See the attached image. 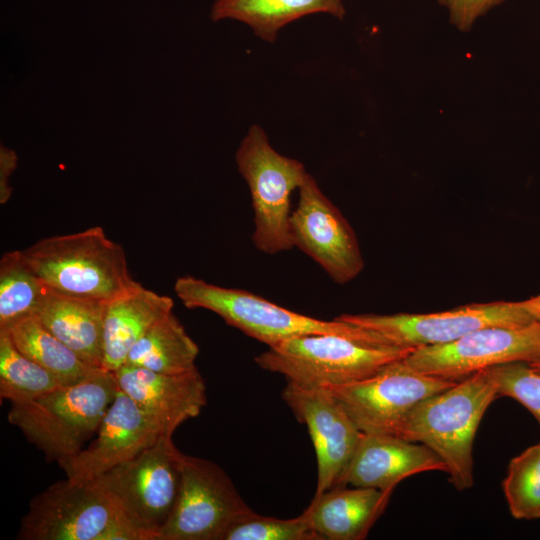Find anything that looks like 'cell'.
Listing matches in <instances>:
<instances>
[{
    "instance_id": "52a82bcc",
    "label": "cell",
    "mask_w": 540,
    "mask_h": 540,
    "mask_svg": "<svg viewBox=\"0 0 540 540\" xmlns=\"http://www.w3.org/2000/svg\"><path fill=\"white\" fill-rule=\"evenodd\" d=\"M174 291L185 307L212 311L228 325L268 347L304 335L363 331L338 317L331 321L309 317L246 290L217 286L193 276L179 277Z\"/></svg>"
},
{
    "instance_id": "4fadbf2b",
    "label": "cell",
    "mask_w": 540,
    "mask_h": 540,
    "mask_svg": "<svg viewBox=\"0 0 540 540\" xmlns=\"http://www.w3.org/2000/svg\"><path fill=\"white\" fill-rule=\"evenodd\" d=\"M298 191V203L290 216L294 247L311 257L333 281L348 283L364 267L355 232L309 173Z\"/></svg>"
},
{
    "instance_id": "8fae6325",
    "label": "cell",
    "mask_w": 540,
    "mask_h": 540,
    "mask_svg": "<svg viewBox=\"0 0 540 540\" xmlns=\"http://www.w3.org/2000/svg\"><path fill=\"white\" fill-rule=\"evenodd\" d=\"M540 360V321L488 326L443 345L416 348L404 358L414 370L451 381L493 366Z\"/></svg>"
},
{
    "instance_id": "1f68e13d",
    "label": "cell",
    "mask_w": 540,
    "mask_h": 540,
    "mask_svg": "<svg viewBox=\"0 0 540 540\" xmlns=\"http://www.w3.org/2000/svg\"><path fill=\"white\" fill-rule=\"evenodd\" d=\"M529 365L537 372H540V360L530 362Z\"/></svg>"
},
{
    "instance_id": "7402d4cb",
    "label": "cell",
    "mask_w": 540,
    "mask_h": 540,
    "mask_svg": "<svg viewBox=\"0 0 540 540\" xmlns=\"http://www.w3.org/2000/svg\"><path fill=\"white\" fill-rule=\"evenodd\" d=\"M199 347L171 312L153 324L130 349L125 364L177 374L197 368Z\"/></svg>"
},
{
    "instance_id": "ffe728a7",
    "label": "cell",
    "mask_w": 540,
    "mask_h": 540,
    "mask_svg": "<svg viewBox=\"0 0 540 540\" xmlns=\"http://www.w3.org/2000/svg\"><path fill=\"white\" fill-rule=\"evenodd\" d=\"M105 304L49 290L35 317L85 363L101 368Z\"/></svg>"
},
{
    "instance_id": "ac0fdd59",
    "label": "cell",
    "mask_w": 540,
    "mask_h": 540,
    "mask_svg": "<svg viewBox=\"0 0 540 540\" xmlns=\"http://www.w3.org/2000/svg\"><path fill=\"white\" fill-rule=\"evenodd\" d=\"M335 486L314 496L304 511L323 540H361L383 513L393 489Z\"/></svg>"
},
{
    "instance_id": "cb8c5ba5",
    "label": "cell",
    "mask_w": 540,
    "mask_h": 540,
    "mask_svg": "<svg viewBox=\"0 0 540 540\" xmlns=\"http://www.w3.org/2000/svg\"><path fill=\"white\" fill-rule=\"evenodd\" d=\"M48 291L22 251L6 252L0 260V331L35 316Z\"/></svg>"
},
{
    "instance_id": "30bf717a",
    "label": "cell",
    "mask_w": 540,
    "mask_h": 540,
    "mask_svg": "<svg viewBox=\"0 0 540 540\" xmlns=\"http://www.w3.org/2000/svg\"><path fill=\"white\" fill-rule=\"evenodd\" d=\"M250 510L220 466L184 454L177 499L158 540H222Z\"/></svg>"
},
{
    "instance_id": "4dcf8cb0",
    "label": "cell",
    "mask_w": 540,
    "mask_h": 540,
    "mask_svg": "<svg viewBox=\"0 0 540 540\" xmlns=\"http://www.w3.org/2000/svg\"><path fill=\"white\" fill-rule=\"evenodd\" d=\"M521 306L534 318L540 321V294L520 301Z\"/></svg>"
},
{
    "instance_id": "2e32d148",
    "label": "cell",
    "mask_w": 540,
    "mask_h": 540,
    "mask_svg": "<svg viewBox=\"0 0 540 540\" xmlns=\"http://www.w3.org/2000/svg\"><path fill=\"white\" fill-rule=\"evenodd\" d=\"M113 373L118 388L170 435L186 420L197 417L207 402L198 368L168 374L124 364Z\"/></svg>"
},
{
    "instance_id": "3957f363",
    "label": "cell",
    "mask_w": 540,
    "mask_h": 540,
    "mask_svg": "<svg viewBox=\"0 0 540 540\" xmlns=\"http://www.w3.org/2000/svg\"><path fill=\"white\" fill-rule=\"evenodd\" d=\"M22 253L44 285L59 295L107 303L141 285L129 273L123 247L100 226L43 238Z\"/></svg>"
},
{
    "instance_id": "7c38bea8",
    "label": "cell",
    "mask_w": 540,
    "mask_h": 540,
    "mask_svg": "<svg viewBox=\"0 0 540 540\" xmlns=\"http://www.w3.org/2000/svg\"><path fill=\"white\" fill-rule=\"evenodd\" d=\"M338 318L410 348L447 344L488 326H522L536 321L520 301L472 303L435 313L342 314Z\"/></svg>"
},
{
    "instance_id": "5bb4252c",
    "label": "cell",
    "mask_w": 540,
    "mask_h": 540,
    "mask_svg": "<svg viewBox=\"0 0 540 540\" xmlns=\"http://www.w3.org/2000/svg\"><path fill=\"white\" fill-rule=\"evenodd\" d=\"M282 397L309 431L317 459L315 496H318L338 485L363 432L324 388L288 382Z\"/></svg>"
},
{
    "instance_id": "4316f807",
    "label": "cell",
    "mask_w": 540,
    "mask_h": 540,
    "mask_svg": "<svg viewBox=\"0 0 540 540\" xmlns=\"http://www.w3.org/2000/svg\"><path fill=\"white\" fill-rule=\"evenodd\" d=\"M222 540H323L310 526L306 514L292 519L262 516L253 510L236 519Z\"/></svg>"
},
{
    "instance_id": "603a6c76",
    "label": "cell",
    "mask_w": 540,
    "mask_h": 540,
    "mask_svg": "<svg viewBox=\"0 0 540 540\" xmlns=\"http://www.w3.org/2000/svg\"><path fill=\"white\" fill-rule=\"evenodd\" d=\"M3 332L8 333L21 353L54 374L63 385L83 381L101 369L80 359L35 316L21 320Z\"/></svg>"
},
{
    "instance_id": "f546056e",
    "label": "cell",
    "mask_w": 540,
    "mask_h": 540,
    "mask_svg": "<svg viewBox=\"0 0 540 540\" xmlns=\"http://www.w3.org/2000/svg\"><path fill=\"white\" fill-rule=\"evenodd\" d=\"M18 156L14 150L0 147V203L5 204L11 197L12 187L8 184L10 175L17 166Z\"/></svg>"
},
{
    "instance_id": "277c9868",
    "label": "cell",
    "mask_w": 540,
    "mask_h": 540,
    "mask_svg": "<svg viewBox=\"0 0 540 540\" xmlns=\"http://www.w3.org/2000/svg\"><path fill=\"white\" fill-rule=\"evenodd\" d=\"M118 390L114 373L99 369L78 383L11 403L8 421L48 459L59 463L82 450L97 432Z\"/></svg>"
},
{
    "instance_id": "9c48e42d",
    "label": "cell",
    "mask_w": 540,
    "mask_h": 540,
    "mask_svg": "<svg viewBox=\"0 0 540 540\" xmlns=\"http://www.w3.org/2000/svg\"><path fill=\"white\" fill-rule=\"evenodd\" d=\"M457 382L420 373L400 359L367 378L324 389L363 433L396 435L415 405Z\"/></svg>"
},
{
    "instance_id": "7a4b0ae2",
    "label": "cell",
    "mask_w": 540,
    "mask_h": 540,
    "mask_svg": "<svg viewBox=\"0 0 540 540\" xmlns=\"http://www.w3.org/2000/svg\"><path fill=\"white\" fill-rule=\"evenodd\" d=\"M499 397L487 369L415 405L396 436L424 444L445 463L449 481L459 491L473 486V442L490 404Z\"/></svg>"
},
{
    "instance_id": "e0dca14e",
    "label": "cell",
    "mask_w": 540,
    "mask_h": 540,
    "mask_svg": "<svg viewBox=\"0 0 540 540\" xmlns=\"http://www.w3.org/2000/svg\"><path fill=\"white\" fill-rule=\"evenodd\" d=\"M443 471V460L429 447L384 433H363L337 486L394 489L403 479Z\"/></svg>"
},
{
    "instance_id": "f1b7e54d",
    "label": "cell",
    "mask_w": 540,
    "mask_h": 540,
    "mask_svg": "<svg viewBox=\"0 0 540 540\" xmlns=\"http://www.w3.org/2000/svg\"><path fill=\"white\" fill-rule=\"evenodd\" d=\"M450 15L451 22L459 29L465 31L472 27L474 22L489 9L503 0H439Z\"/></svg>"
},
{
    "instance_id": "484cf974",
    "label": "cell",
    "mask_w": 540,
    "mask_h": 540,
    "mask_svg": "<svg viewBox=\"0 0 540 540\" xmlns=\"http://www.w3.org/2000/svg\"><path fill=\"white\" fill-rule=\"evenodd\" d=\"M503 491L514 518H540V443L510 461Z\"/></svg>"
},
{
    "instance_id": "ba28073f",
    "label": "cell",
    "mask_w": 540,
    "mask_h": 540,
    "mask_svg": "<svg viewBox=\"0 0 540 540\" xmlns=\"http://www.w3.org/2000/svg\"><path fill=\"white\" fill-rule=\"evenodd\" d=\"M172 436L162 434L135 457L92 480L149 540H158L180 487L184 454Z\"/></svg>"
},
{
    "instance_id": "8992f818",
    "label": "cell",
    "mask_w": 540,
    "mask_h": 540,
    "mask_svg": "<svg viewBox=\"0 0 540 540\" xmlns=\"http://www.w3.org/2000/svg\"><path fill=\"white\" fill-rule=\"evenodd\" d=\"M235 159L251 194L254 246L266 254L291 249V194L308 174L304 165L278 153L258 125L250 127Z\"/></svg>"
},
{
    "instance_id": "9a60e30c",
    "label": "cell",
    "mask_w": 540,
    "mask_h": 540,
    "mask_svg": "<svg viewBox=\"0 0 540 540\" xmlns=\"http://www.w3.org/2000/svg\"><path fill=\"white\" fill-rule=\"evenodd\" d=\"M164 432L128 395L118 390L92 443L60 461L68 479L88 482L154 444Z\"/></svg>"
},
{
    "instance_id": "d6986e66",
    "label": "cell",
    "mask_w": 540,
    "mask_h": 540,
    "mask_svg": "<svg viewBox=\"0 0 540 540\" xmlns=\"http://www.w3.org/2000/svg\"><path fill=\"white\" fill-rule=\"evenodd\" d=\"M174 302L142 285L105 304L101 369L115 372L133 345L158 320L173 312Z\"/></svg>"
},
{
    "instance_id": "44dd1931",
    "label": "cell",
    "mask_w": 540,
    "mask_h": 540,
    "mask_svg": "<svg viewBox=\"0 0 540 540\" xmlns=\"http://www.w3.org/2000/svg\"><path fill=\"white\" fill-rule=\"evenodd\" d=\"M315 13L342 19L345 8L342 0H214L211 19L243 22L256 36L273 43L285 25Z\"/></svg>"
},
{
    "instance_id": "5b68a950",
    "label": "cell",
    "mask_w": 540,
    "mask_h": 540,
    "mask_svg": "<svg viewBox=\"0 0 540 540\" xmlns=\"http://www.w3.org/2000/svg\"><path fill=\"white\" fill-rule=\"evenodd\" d=\"M20 540H149L94 481H58L36 495Z\"/></svg>"
},
{
    "instance_id": "83f0119b",
    "label": "cell",
    "mask_w": 540,
    "mask_h": 540,
    "mask_svg": "<svg viewBox=\"0 0 540 540\" xmlns=\"http://www.w3.org/2000/svg\"><path fill=\"white\" fill-rule=\"evenodd\" d=\"M499 396L522 404L540 425V372L527 362H512L487 368Z\"/></svg>"
},
{
    "instance_id": "d4e9b609",
    "label": "cell",
    "mask_w": 540,
    "mask_h": 540,
    "mask_svg": "<svg viewBox=\"0 0 540 540\" xmlns=\"http://www.w3.org/2000/svg\"><path fill=\"white\" fill-rule=\"evenodd\" d=\"M63 385L50 371L21 353L0 331V397L21 403Z\"/></svg>"
},
{
    "instance_id": "6da1fadb",
    "label": "cell",
    "mask_w": 540,
    "mask_h": 540,
    "mask_svg": "<svg viewBox=\"0 0 540 540\" xmlns=\"http://www.w3.org/2000/svg\"><path fill=\"white\" fill-rule=\"evenodd\" d=\"M416 348L397 345L363 328L357 334H311L281 341L256 364L302 387L325 388L367 378Z\"/></svg>"
}]
</instances>
